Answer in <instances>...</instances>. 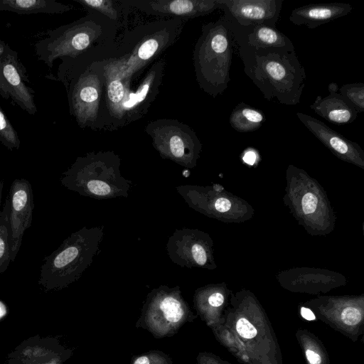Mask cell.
Listing matches in <instances>:
<instances>
[{
  "mask_svg": "<svg viewBox=\"0 0 364 364\" xmlns=\"http://www.w3.org/2000/svg\"><path fill=\"white\" fill-rule=\"evenodd\" d=\"M9 364H60L48 341H28L11 355Z\"/></svg>",
  "mask_w": 364,
  "mask_h": 364,
  "instance_id": "obj_19",
  "label": "cell"
},
{
  "mask_svg": "<svg viewBox=\"0 0 364 364\" xmlns=\"http://www.w3.org/2000/svg\"><path fill=\"white\" fill-rule=\"evenodd\" d=\"M3 187H4V181H0V206H1V202Z\"/></svg>",
  "mask_w": 364,
  "mask_h": 364,
  "instance_id": "obj_36",
  "label": "cell"
},
{
  "mask_svg": "<svg viewBox=\"0 0 364 364\" xmlns=\"http://www.w3.org/2000/svg\"><path fill=\"white\" fill-rule=\"evenodd\" d=\"M306 356L310 364H321V358L320 355L314 351L307 349Z\"/></svg>",
  "mask_w": 364,
  "mask_h": 364,
  "instance_id": "obj_31",
  "label": "cell"
},
{
  "mask_svg": "<svg viewBox=\"0 0 364 364\" xmlns=\"http://www.w3.org/2000/svg\"><path fill=\"white\" fill-rule=\"evenodd\" d=\"M144 131L163 159L187 168L195 167L202 146L191 127L176 119H159L149 122Z\"/></svg>",
  "mask_w": 364,
  "mask_h": 364,
  "instance_id": "obj_8",
  "label": "cell"
},
{
  "mask_svg": "<svg viewBox=\"0 0 364 364\" xmlns=\"http://www.w3.org/2000/svg\"><path fill=\"white\" fill-rule=\"evenodd\" d=\"M235 46L229 21L223 16L202 26L193 54L196 77L199 87L214 98L228 87Z\"/></svg>",
  "mask_w": 364,
  "mask_h": 364,
  "instance_id": "obj_6",
  "label": "cell"
},
{
  "mask_svg": "<svg viewBox=\"0 0 364 364\" xmlns=\"http://www.w3.org/2000/svg\"><path fill=\"white\" fill-rule=\"evenodd\" d=\"M149 15L187 20L203 16L219 9L218 0H125Z\"/></svg>",
  "mask_w": 364,
  "mask_h": 364,
  "instance_id": "obj_13",
  "label": "cell"
},
{
  "mask_svg": "<svg viewBox=\"0 0 364 364\" xmlns=\"http://www.w3.org/2000/svg\"><path fill=\"white\" fill-rule=\"evenodd\" d=\"M186 20L168 18L148 22L127 31L111 58L121 76L132 81L178 39Z\"/></svg>",
  "mask_w": 364,
  "mask_h": 364,
  "instance_id": "obj_4",
  "label": "cell"
},
{
  "mask_svg": "<svg viewBox=\"0 0 364 364\" xmlns=\"http://www.w3.org/2000/svg\"><path fill=\"white\" fill-rule=\"evenodd\" d=\"M89 11H95L112 21L118 28L125 23L128 9L125 0H74Z\"/></svg>",
  "mask_w": 364,
  "mask_h": 364,
  "instance_id": "obj_22",
  "label": "cell"
},
{
  "mask_svg": "<svg viewBox=\"0 0 364 364\" xmlns=\"http://www.w3.org/2000/svg\"><path fill=\"white\" fill-rule=\"evenodd\" d=\"M236 330L242 338L250 339L257 336L255 327L246 318H240L236 323Z\"/></svg>",
  "mask_w": 364,
  "mask_h": 364,
  "instance_id": "obj_26",
  "label": "cell"
},
{
  "mask_svg": "<svg viewBox=\"0 0 364 364\" xmlns=\"http://www.w3.org/2000/svg\"><path fill=\"white\" fill-rule=\"evenodd\" d=\"M301 314L305 319L308 321H313L316 318L314 313L309 309L305 307H302L301 309Z\"/></svg>",
  "mask_w": 364,
  "mask_h": 364,
  "instance_id": "obj_32",
  "label": "cell"
},
{
  "mask_svg": "<svg viewBox=\"0 0 364 364\" xmlns=\"http://www.w3.org/2000/svg\"><path fill=\"white\" fill-rule=\"evenodd\" d=\"M9 202V241L11 261L14 262L21 246L25 231L31 227L34 209L31 185L25 178L15 179L6 198Z\"/></svg>",
  "mask_w": 364,
  "mask_h": 364,
  "instance_id": "obj_11",
  "label": "cell"
},
{
  "mask_svg": "<svg viewBox=\"0 0 364 364\" xmlns=\"http://www.w3.org/2000/svg\"><path fill=\"white\" fill-rule=\"evenodd\" d=\"M256 160V155L253 151H248L244 156V161L250 165H252Z\"/></svg>",
  "mask_w": 364,
  "mask_h": 364,
  "instance_id": "obj_33",
  "label": "cell"
},
{
  "mask_svg": "<svg viewBox=\"0 0 364 364\" xmlns=\"http://www.w3.org/2000/svg\"><path fill=\"white\" fill-rule=\"evenodd\" d=\"M6 312L5 306L0 301V318L4 316L6 314Z\"/></svg>",
  "mask_w": 364,
  "mask_h": 364,
  "instance_id": "obj_35",
  "label": "cell"
},
{
  "mask_svg": "<svg viewBox=\"0 0 364 364\" xmlns=\"http://www.w3.org/2000/svg\"><path fill=\"white\" fill-rule=\"evenodd\" d=\"M114 48L76 58H63L55 76H46L63 83L69 112L81 128L103 129L105 61Z\"/></svg>",
  "mask_w": 364,
  "mask_h": 364,
  "instance_id": "obj_1",
  "label": "cell"
},
{
  "mask_svg": "<svg viewBox=\"0 0 364 364\" xmlns=\"http://www.w3.org/2000/svg\"><path fill=\"white\" fill-rule=\"evenodd\" d=\"M318 199L312 193H306L301 200L302 210L305 214L313 213L317 206Z\"/></svg>",
  "mask_w": 364,
  "mask_h": 364,
  "instance_id": "obj_28",
  "label": "cell"
},
{
  "mask_svg": "<svg viewBox=\"0 0 364 364\" xmlns=\"http://www.w3.org/2000/svg\"><path fill=\"white\" fill-rule=\"evenodd\" d=\"M360 311L354 307H346L341 313V319L345 324L355 326L361 321Z\"/></svg>",
  "mask_w": 364,
  "mask_h": 364,
  "instance_id": "obj_27",
  "label": "cell"
},
{
  "mask_svg": "<svg viewBox=\"0 0 364 364\" xmlns=\"http://www.w3.org/2000/svg\"><path fill=\"white\" fill-rule=\"evenodd\" d=\"M118 28L109 18L95 11L55 29L48 31L34 45L37 58L50 69L54 61L113 49Z\"/></svg>",
  "mask_w": 364,
  "mask_h": 364,
  "instance_id": "obj_3",
  "label": "cell"
},
{
  "mask_svg": "<svg viewBox=\"0 0 364 364\" xmlns=\"http://www.w3.org/2000/svg\"><path fill=\"white\" fill-rule=\"evenodd\" d=\"M104 226H86L73 232L41 267L38 284L46 290L61 289L77 280L100 250Z\"/></svg>",
  "mask_w": 364,
  "mask_h": 364,
  "instance_id": "obj_7",
  "label": "cell"
},
{
  "mask_svg": "<svg viewBox=\"0 0 364 364\" xmlns=\"http://www.w3.org/2000/svg\"><path fill=\"white\" fill-rule=\"evenodd\" d=\"M0 95L31 115L37 112L35 92L18 53L0 38Z\"/></svg>",
  "mask_w": 364,
  "mask_h": 364,
  "instance_id": "obj_9",
  "label": "cell"
},
{
  "mask_svg": "<svg viewBox=\"0 0 364 364\" xmlns=\"http://www.w3.org/2000/svg\"><path fill=\"white\" fill-rule=\"evenodd\" d=\"M208 304L213 307H218L223 304V295L219 292L210 294L208 299Z\"/></svg>",
  "mask_w": 364,
  "mask_h": 364,
  "instance_id": "obj_30",
  "label": "cell"
},
{
  "mask_svg": "<svg viewBox=\"0 0 364 364\" xmlns=\"http://www.w3.org/2000/svg\"><path fill=\"white\" fill-rule=\"evenodd\" d=\"M165 64L164 58L156 61L134 89L132 88V82L124 79L125 92L119 127L139 119L146 114L159 92Z\"/></svg>",
  "mask_w": 364,
  "mask_h": 364,
  "instance_id": "obj_10",
  "label": "cell"
},
{
  "mask_svg": "<svg viewBox=\"0 0 364 364\" xmlns=\"http://www.w3.org/2000/svg\"><path fill=\"white\" fill-rule=\"evenodd\" d=\"M265 121L266 117L262 111L245 102L238 104L229 118L231 127L241 133L256 131Z\"/></svg>",
  "mask_w": 364,
  "mask_h": 364,
  "instance_id": "obj_21",
  "label": "cell"
},
{
  "mask_svg": "<svg viewBox=\"0 0 364 364\" xmlns=\"http://www.w3.org/2000/svg\"><path fill=\"white\" fill-rule=\"evenodd\" d=\"M226 19L229 21L236 46L245 43L255 49L295 50L290 38L276 27L266 25L240 27Z\"/></svg>",
  "mask_w": 364,
  "mask_h": 364,
  "instance_id": "obj_15",
  "label": "cell"
},
{
  "mask_svg": "<svg viewBox=\"0 0 364 364\" xmlns=\"http://www.w3.org/2000/svg\"><path fill=\"white\" fill-rule=\"evenodd\" d=\"M336 82L328 85V95L317 96L310 108L326 121L336 124H350L355 121L358 111L338 92Z\"/></svg>",
  "mask_w": 364,
  "mask_h": 364,
  "instance_id": "obj_17",
  "label": "cell"
},
{
  "mask_svg": "<svg viewBox=\"0 0 364 364\" xmlns=\"http://www.w3.org/2000/svg\"><path fill=\"white\" fill-rule=\"evenodd\" d=\"M166 251L171 262L181 267H204L208 260L206 247L197 230H176L168 239Z\"/></svg>",
  "mask_w": 364,
  "mask_h": 364,
  "instance_id": "obj_14",
  "label": "cell"
},
{
  "mask_svg": "<svg viewBox=\"0 0 364 364\" xmlns=\"http://www.w3.org/2000/svg\"><path fill=\"white\" fill-rule=\"evenodd\" d=\"M245 75L267 100L286 105L300 102L306 74L296 50L255 49L237 45Z\"/></svg>",
  "mask_w": 364,
  "mask_h": 364,
  "instance_id": "obj_2",
  "label": "cell"
},
{
  "mask_svg": "<svg viewBox=\"0 0 364 364\" xmlns=\"http://www.w3.org/2000/svg\"><path fill=\"white\" fill-rule=\"evenodd\" d=\"M338 92L358 113L363 112L364 84L363 82L343 85L338 88Z\"/></svg>",
  "mask_w": 364,
  "mask_h": 364,
  "instance_id": "obj_25",
  "label": "cell"
},
{
  "mask_svg": "<svg viewBox=\"0 0 364 364\" xmlns=\"http://www.w3.org/2000/svg\"><path fill=\"white\" fill-rule=\"evenodd\" d=\"M353 9V6L346 3L310 4L292 10L289 19L294 25H305L312 29L343 17Z\"/></svg>",
  "mask_w": 364,
  "mask_h": 364,
  "instance_id": "obj_16",
  "label": "cell"
},
{
  "mask_svg": "<svg viewBox=\"0 0 364 364\" xmlns=\"http://www.w3.org/2000/svg\"><path fill=\"white\" fill-rule=\"evenodd\" d=\"M0 143L9 150L18 149L21 141L18 134L0 105Z\"/></svg>",
  "mask_w": 364,
  "mask_h": 364,
  "instance_id": "obj_24",
  "label": "cell"
},
{
  "mask_svg": "<svg viewBox=\"0 0 364 364\" xmlns=\"http://www.w3.org/2000/svg\"><path fill=\"white\" fill-rule=\"evenodd\" d=\"M120 165L121 159L114 151L90 152L78 156L60 181L82 196L98 200L127 198L132 181L122 175Z\"/></svg>",
  "mask_w": 364,
  "mask_h": 364,
  "instance_id": "obj_5",
  "label": "cell"
},
{
  "mask_svg": "<svg viewBox=\"0 0 364 364\" xmlns=\"http://www.w3.org/2000/svg\"><path fill=\"white\" fill-rule=\"evenodd\" d=\"M133 364H150V360L147 356L142 355L137 358Z\"/></svg>",
  "mask_w": 364,
  "mask_h": 364,
  "instance_id": "obj_34",
  "label": "cell"
},
{
  "mask_svg": "<svg viewBox=\"0 0 364 364\" xmlns=\"http://www.w3.org/2000/svg\"><path fill=\"white\" fill-rule=\"evenodd\" d=\"M231 207L230 201L225 198H218L214 201V208L219 213H225Z\"/></svg>",
  "mask_w": 364,
  "mask_h": 364,
  "instance_id": "obj_29",
  "label": "cell"
},
{
  "mask_svg": "<svg viewBox=\"0 0 364 364\" xmlns=\"http://www.w3.org/2000/svg\"><path fill=\"white\" fill-rule=\"evenodd\" d=\"M223 16L235 26L276 27L284 0H218Z\"/></svg>",
  "mask_w": 364,
  "mask_h": 364,
  "instance_id": "obj_12",
  "label": "cell"
},
{
  "mask_svg": "<svg viewBox=\"0 0 364 364\" xmlns=\"http://www.w3.org/2000/svg\"><path fill=\"white\" fill-rule=\"evenodd\" d=\"M72 9L70 5L55 0H0V11L17 14H63Z\"/></svg>",
  "mask_w": 364,
  "mask_h": 364,
  "instance_id": "obj_20",
  "label": "cell"
},
{
  "mask_svg": "<svg viewBox=\"0 0 364 364\" xmlns=\"http://www.w3.org/2000/svg\"><path fill=\"white\" fill-rule=\"evenodd\" d=\"M299 121L328 149L341 157L360 158V149L358 144L344 137L328 125L311 115L296 112Z\"/></svg>",
  "mask_w": 364,
  "mask_h": 364,
  "instance_id": "obj_18",
  "label": "cell"
},
{
  "mask_svg": "<svg viewBox=\"0 0 364 364\" xmlns=\"http://www.w3.org/2000/svg\"><path fill=\"white\" fill-rule=\"evenodd\" d=\"M11 262L9 241V202L6 199L4 206L0 211V274L5 272Z\"/></svg>",
  "mask_w": 364,
  "mask_h": 364,
  "instance_id": "obj_23",
  "label": "cell"
}]
</instances>
